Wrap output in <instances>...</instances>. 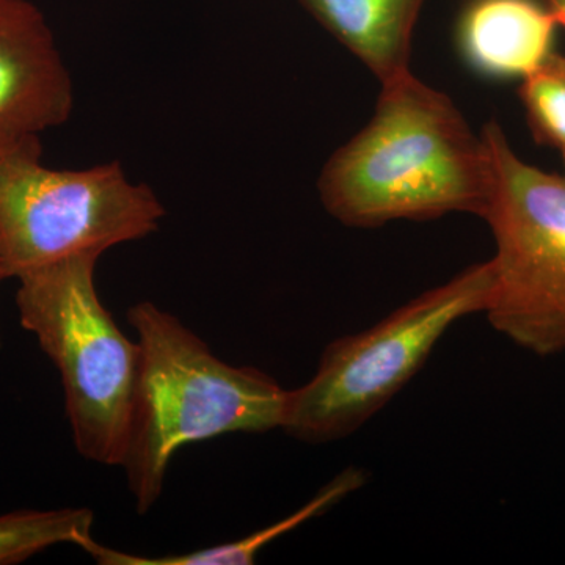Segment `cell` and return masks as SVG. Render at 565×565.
I'll return each mask as SVG.
<instances>
[{
	"label": "cell",
	"instance_id": "cell-10",
	"mask_svg": "<svg viewBox=\"0 0 565 565\" xmlns=\"http://www.w3.org/2000/svg\"><path fill=\"white\" fill-rule=\"evenodd\" d=\"M364 484H366V471L362 468H348L343 473L334 476L332 481L323 486L307 504L297 509L291 515L278 520L274 525L263 527L239 541L196 550L184 555L137 556L98 544L93 537L85 541L81 548L102 565H250L255 564L256 556L264 546L273 544L281 535L291 533L308 520L329 511L349 494L362 489Z\"/></svg>",
	"mask_w": 565,
	"mask_h": 565
},
{
	"label": "cell",
	"instance_id": "cell-9",
	"mask_svg": "<svg viewBox=\"0 0 565 565\" xmlns=\"http://www.w3.org/2000/svg\"><path fill=\"white\" fill-rule=\"evenodd\" d=\"M381 84L411 71L412 39L426 0H299Z\"/></svg>",
	"mask_w": 565,
	"mask_h": 565
},
{
	"label": "cell",
	"instance_id": "cell-6",
	"mask_svg": "<svg viewBox=\"0 0 565 565\" xmlns=\"http://www.w3.org/2000/svg\"><path fill=\"white\" fill-rule=\"evenodd\" d=\"M489 151L493 292L486 315L520 348L548 356L565 351V177L519 158L498 122L482 129Z\"/></svg>",
	"mask_w": 565,
	"mask_h": 565
},
{
	"label": "cell",
	"instance_id": "cell-4",
	"mask_svg": "<svg viewBox=\"0 0 565 565\" xmlns=\"http://www.w3.org/2000/svg\"><path fill=\"white\" fill-rule=\"evenodd\" d=\"M40 137L0 145V274L20 278L79 255L158 232L166 210L120 162L57 170L41 161Z\"/></svg>",
	"mask_w": 565,
	"mask_h": 565
},
{
	"label": "cell",
	"instance_id": "cell-15",
	"mask_svg": "<svg viewBox=\"0 0 565 565\" xmlns=\"http://www.w3.org/2000/svg\"><path fill=\"white\" fill-rule=\"evenodd\" d=\"M563 158H564V163H565V151H563Z\"/></svg>",
	"mask_w": 565,
	"mask_h": 565
},
{
	"label": "cell",
	"instance_id": "cell-2",
	"mask_svg": "<svg viewBox=\"0 0 565 565\" xmlns=\"http://www.w3.org/2000/svg\"><path fill=\"white\" fill-rule=\"evenodd\" d=\"M128 321L139 337L140 367L121 467L137 512L147 514L181 448L226 434L281 429L288 392L263 371L222 362L152 302L129 308Z\"/></svg>",
	"mask_w": 565,
	"mask_h": 565
},
{
	"label": "cell",
	"instance_id": "cell-13",
	"mask_svg": "<svg viewBox=\"0 0 565 565\" xmlns=\"http://www.w3.org/2000/svg\"><path fill=\"white\" fill-rule=\"evenodd\" d=\"M542 2L552 11L559 28H565V0H542Z\"/></svg>",
	"mask_w": 565,
	"mask_h": 565
},
{
	"label": "cell",
	"instance_id": "cell-5",
	"mask_svg": "<svg viewBox=\"0 0 565 565\" xmlns=\"http://www.w3.org/2000/svg\"><path fill=\"white\" fill-rule=\"evenodd\" d=\"M493 292L489 262L397 308L364 332L327 345L308 384L288 392L281 429L307 444L355 433L404 388L460 319L486 313Z\"/></svg>",
	"mask_w": 565,
	"mask_h": 565
},
{
	"label": "cell",
	"instance_id": "cell-8",
	"mask_svg": "<svg viewBox=\"0 0 565 565\" xmlns=\"http://www.w3.org/2000/svg\"><path fill=\"white\" fill-rule=\"evenodd\" d=\"M557 28L542 0H471L457 39L476 70L523 79L552 54Z\"/></svg>",
	"mask_w": 565,
	"mask_h": 565
},
{
	"label": "cell",
	"instance_id": "cell-14",
	"mask_svg": "<svg viewBox=\"0 0 565 565\" xmlns=\"http://www.w3.org/2000/svg\"><path fill=\"white\" fill-rule=\"evenodd\" d=\"M0 281H3L2 274H0ZM0 348H2V338H0Z\"/></svg>",
	"mask_w": 565,
	"mask_h": 565
},
{
	"label": "cell",
	"instance_id": "cell-7",
	"mask_svg": "<svg viewBox=\"0 0 565 565\" xmlns=\"http://www.w3.org/2000/svg\"><path fill=\"white\" fill-rule=\"evenodd\" d=\"M73 109V77L43 11L0 0V145L58 128Z\"/></svg>",
	"mask_w": 565,
	"mask_h": 565
},
{
	"label": "cell",
	"instance_id": "cell-12",
	"mask_svg": "<svg viewBox=\"0 0 565 565\" xmlns=\"http://www.w3.org/2000/svg\"><path fill=\"white\" fill-rule=\"evenodd\" d=\"M520 99L539 143L565 151V57L552 52L523 77Z\"/></svg>",
	"mask_w": 565,
	"mask_h": 565
},
{
	"label": "cell",
	"instance_id": "cell-1",
	"mask_svg": "<svg viewBox=\"0 0 565 565\" xmlns=\"http://www.w3.org/2000/svg\"><path fill=\"white\" fill-rule=\"evenodd\" d=\"M489 151L445 93L408 73L382 84L373 118L323 167V207L353 228L479 215L489 200Z\"/></svg>",
	"mask_w": 565,
	"mask_h": 565
},
{
	"label": "cell",
	"instance_id": "cell-11",
	"mask_svg": "<svg viewBox=\"0 0 565 565\" xmlns=\"http://www.w3.org/2000/svg\"><path fill=\"white\" fill-rule=\"evenodd\" d=\"M93 512L87 508L21 509L0 515V565L24 563L51 546H79L92 539Z\"/></svg>",
	"mask_w": 565,
	"mask_h": 565
},
{
	"label": "cell",
	"instance_id": "cell-3",
	"mask_svg": "<svg viewBox=\"0 0 565 565\" xmlns=\"http://www.w3.org/2000/svg\"><path fill=\"white\" fill-rule=\"evenodd\" d=\"M99 255H79L18 278L21 326L61 373L74 445L84 459L118 465L128 449L140 348L99 299Z\"/></svg>",
	"mask_w": 565,
	"mask_h": 565
}]
</instances>
